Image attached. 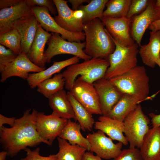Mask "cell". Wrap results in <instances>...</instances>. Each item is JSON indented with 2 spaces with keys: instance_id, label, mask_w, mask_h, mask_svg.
<instances>
[{
  "instance_id": "cell-11",
  "label": "cell",
  "mask_w": 160,
  "mask_h": 160,
  "mask_svg": "<svg viewBox=\"0 0 160 160\" xmlns=\"http://www.w3.org/2000/svg\"><path fill=\"white\" fill-rule=\"evenodd\" d=\"M156 0H149L146 9L138 15L131 18V36L139 47L143 36L149 25L153 22L160 19V8L156 5Z\"/></svg>"
},
{
  "instance_id": "cell-27",
  "label": "cell",
  "mask_w": 160,
  "mask_h": 160,
  "mask_svg": "<svg viewBox=\"0 0 160 160\" xmlns=\"http://www.w3.org/2000/svg\"><path fill=\"white\" fill-rule=\"evenodd\" d=\"M67 95L73 108L75 120L78 121L83 131H91L95 122L92 115L76 99L69 91Z\"/></svg>"
},
{
  "instance_id": "cell-16",
  "label": "cell",
  "mask_w": 160,
  "mask_h": 160,
  "mask_svg": "<svg viewBox=\"0 0 160 160\" xmlns=\"http://www.w3.org/2000/svg\"><path fill=\"white\" fill-rule=\"evenodd\" d=\"M33 14L31 7L25 0L14 6L0 9V35L13 29V24L17 20Z\"/></svg>"
},
{
  "instance_id": "cell-39",
  "label": "cell",
  "mask_w": 160,
  "mask_h": 160,
  "mask_svg": "<svg viewBox=\"0 0 160 160\" xmlns=\"http://www.w3.org/2000/svg\"><path fill=\"white\" fill-rule=\"evenodd\" d=\"M16 118L15 117H7L1 114H0V128L3 126L4 124H9L10 127H12L15 124Z\"/></svg>"
},
{
  "instance_id": "cell-4",
  "label": "cell",
  "mask_w": 160,
  "mask_h": 160,
  "mask_svg": "<svg viewBox=\"0 0 160 160\" xmlns=\"http://www.w3.org/2000/svg\"><path fill=\"white\" fill-rule=\"evenodd\" d=\"M109 80L123 93L133 96L140 102L148 100L149 78L143 66L137 65L128 72Z\"/></svg>"
},
{
  "instance_id": "cell-47",
  "label": "cell",
  "mask_w": 160,
  "mask_h": 160,
  "mask_svg": "<svg viewBox=\"0 0 160 160\" xmlns=\"http://www.w3.org/2000/svg\"><path fill=\"white\" fill-rule=\"evenodd\" d=\"M156 5L157 7L160 8V0L156 1Z\"/></svg>"
},
{
  "instance_id": "cell-43",
  "label": "cell",
  "mask_w": 160,
  "mask_h": 160,
  "mask_svg": "<svg viewBox=\"0 0 160 160\" xmlns=\"http://www.w3.org/2000/svg\"><path fill=\"white\" fill-rule=\"evenodd\" d=\"M147 29H149L151 31H156L160 30V19L151 23Z\"/></svg>"
},
{
  "instance_id": "cell-24",
  "label": "cell",
  "mask_w": 160,
  "mask_h": 160,
  "mask_svg": "<svg viewBox=\"0 0 160 160\" xmlns=\"http://www.w3.org/2000/svg\"><path fill=\"white\" fill-rule=\"evenodd\" d=\"M49 106L53 114L62 118L75 120V116L67 93L64 90H60L48 98Z\"/></svg>"
},
{
  "instance_id": "cell-35",
  "label": "cell",
  "mask_w": 160,
  "mask_h": 160,
  "mask_svg": "<svg viewBox=\"0 0 160 160\" xmlns=\"http://www.w3.org/2000/svg\"><path fill=\"white\" fill-rule=\"evenodd\" d=\"M113 160H143L140 150L137 148H129L122 150Z\"/></svg>"
},
{
  "instance_id": "cell-1",
  "label": "cell",
  "mask_w": 160,
  "mask_h": 160,
  "mask_svg": "<svg viewBox=\"0 0 160 160\" xmlns=\"http://www.w3.org/2000/svg\"><path fill=\"white\" fill-rule=\"evenodd\" d=\"M26 110L20 118L16 119L13 126L0 128V142L8 156H15L20 151L28 147H34L41 143L52 144L42 138L37 132L35 121L38 111L33 109Z\"/></svg>"
},
{
  "instance_id": "cell-23",
  "label": "cell",
  "mask_w": 160,
  "mask_h": 160,
  "mask_svg": "<svg viewBox=\"0 0 160 160\" xmlns=\"http://www.w3.org/2000/svg\"><path fill=\"white\" fill-rule=\"evenodd\" d=\"M150 37L147 44L140 46L139 52L143 63L153 68L160 54V30L150 32Z\"/></svg>"
},
{
  "instance_id": "cell-14",
  "label": "cell",
  "mask_w": 160,
  "mask_h": 160,
  "mask_svg": "<svg viewBox=\"0 0 160 160\" xmlns=\"http://www.w3.org/2000/svg\"><path fill=\"white\" fill-rule=\"evenodd\" d=\"M46 69L39 67L33 63L26 54L22 52L7 65L1 73L0 81L3 82L8 78L14 76L23 79L27 78L29 73H37Z\"/></svg>"
},
{
  "instance_id": "cell-42",
  "label": "cell",
  "mask_w": 160,
  "mask_h": 160,
  "mask_svg": "<svg viewBox=\"0 0 160 160\" xmlns=\"http://www.w3.org/2000/svg\"><path fill=\"white\" fill-rule=\"evenodd\" d=\"M82 160H102L101 158L97 156H95L93 152L89 151L86 152L82 158Z\"/></svg>"
},
{
  "instance_id": "cell-2",
  "label": "cell",
  "mask_w": 160,
  "mask_h": 160,
  "mask_svg": "<svg viewBox=\"0 0 160 160\" xmlns=\"http://www.w3.org/2000/svg\"><path fill=\"white\" fill-rule=\"evenodd\" d=\"M83 31L86 40L85 53L92 58L108 59L116 46L100 19L95 18L84 24Z\"/></svg>"
},
{
  "instance_id": "cell-44",
  "label": "cell",
  "mask_w": 160,
  "mask_h": 160,
  "mask_svg": "<svg viewBox=\"0 0 160 160\" xmlns=\"http://www.w3.org/2000/svg\"><path fill=\"white\" fill-rule=\"evenodd\" d=\"M84 13L83 11L78 9L73 11V16L77 20H82L84 16Z\"/></svg>"
},
{
  "instance_id": "cell-28",
  "label": "cell",
  "mask_w": 160,
  "mask_h": 160,
  "mask_svg": "<svg viewBox=\"0 0 160 160\" xmlns=\"http://www.w3.org/2000/svg\"><path fill=\"white\" fill-rule=\"evenodd\" d=\"M59 151L57 160H82L87 149L78 145H72L66 140L57 137Z\"/></svg>"
},
{
  "instance_id": "cell-20",
  "label": "cell",
  "mask_w": 160,
  "mask_h": 160,
  "mask_svg": "<svg viewBox=\"0 0 160 160\" xmlns=\"http://www.w3.org/2000/svg\"><path fill=\"white\" fill-rule=\"evenodd\" d=\"M95 129L100 130L108 135L112 140L127 145L128 142L123 134L124 131V122L107 116L101 115L94 125Z\"/></svg>"
},
{
  "instance_id": "cell-36",
  "label": "cell",
  "mask_w": 160,
  "mask_h": 160,
  "mask_svg": "<svg viewBox=\"0 0 160 160\" xmlns=\"http://www.w3.org/2000/svg\"><path fill=\"white\" fill-rule=\"evenodd\" d=\"M40 150L39 147L33 151L27 148L24 150L26 153V156L20 160H57V154L50 155L48 156H42L40 155Z\"/></svg>"
},
{
  "instance_id": "cell-22",
  "label": "cell",
  "mask_w": 160,
  "mask_h": 160,
  "mask_svg": "<svg viewBox=\"0 0 160 160\" xmlns=\"http://www.w3.org/2000/svg\"><path fill=\"white\" fill-rule=\"evenodd\" d=\"M80 58L73 56L67 60L59 61H54L50 67L39 72L29 73L26 79L31 88L33 89L42 81L51 78L54 74L59 72L62 69L71 65L78 63Z\"/></svg>"
},
{
  "instance_id": "cell-7",
  "label": "cell",
  "mask_w": 160,
  "mask_h": 160,
  "mask_svg": "<svg viewBox=\"0 0 160 160\" xmlns=\"http://www.w3.org/2000/svg\"><path fill=\"white\" fill-rule=\"evenodd\" d=\"M47 44L48 47L44 52V56L48 63L51 62L54 57L63 54L72 55L84 60L92 58L84 51L85 41L78 42L66 41L59 33H52Z\"/></svg>"
},
{
  "instance_id": "cell-9",
  "label": "cell",
  "mask_w": 160,
  "mask_h": 160,
  "mask_svg": "<svg viewBox=\"0 0 160 160\" xmlns=\"http://www.w3.org/2000/svg\"><path fill=\"white\" fill-rule=\"evenodd\" d=\"M33 13L41 27L45 31L60 34L65 40L70 42H80L85 39L84 32L73 33L68 31L60 26L45 7H31Z\"/></svg>"
},
{
  "instance_id": "cell-34",
  "label": "cell",
  "mask_w": 160,
  "mask_h": 160,
  "mask_svg": "<svg viewBox=\"0 0 160 160\" xmlns=\"http://www.w3.org/2000/svg\"><path fill=\"white\" fill-rule=\"evenodd\" d=\"M149 0H132L127 17L131 18L137 14H140L147 7Z\"/></svg>"
},
{
  "instance_id": "cell-26",
  "label": "cell",
  "mask_w": 160,
  "mask_h": 160,
  "mask_svg": "<svg viewBox=\"0 0 160 160\" xmlns=\"http://www.w3.org/2000/svg\"><path fill=\"white\" fill-rule=\"evenodd\" d=\"M81 127L79 123L68 119L58 137L68 141L72 145H78L89 151L90 146L89 142L81 134Z\"/></svg>"
},
{
  "instance_id": "cell-48",
  "label": "cell",
  "mask_w": 160,
  "mask_h": 160,
  "mask_svg": "<svg viewBox=\"0 0 160 160\" xmlns=\"http://www.w3.org/2000/svg\"></svg>"
},
{
  "instance_id": "cell-19",
  "label": "cell",
  "mask_w": 160,
  "mask_h": 160,
  "mask_svg": "<svg viewBox=\"0 0 160 160\" xmlns=\"http://www.w3.org/2000/svg\"><path fill=\"white\" fill-rule=\"evenodd\" d=\"M52 34V33L44 30L39 24L35 38L27 55L33 63L39 67H45L46 62L44 56V48Z\"/></svg>"
},
{
  "instance_id": "cell-33",
  "label": "cell",
  "mask_w": 160,
  "mask_h": 160,
  "mask_svg": "<svg viewBox=\"0 0 160 160\" xmlns=\"http://www.w3.org/2000/svg\"><path fill=\"white\" fill-rule=\"evenodd\" d=\"M17 56L11 49L0 44V72L1 73Z\"/></svg>"
},
{
  "instance_id": "cell-30",
  "label": "cell",
  "mask_w": 160,
  "mask_h": 160,
  "mask_svg": "<svg viewBox=\"0 0 160 160\" xmlns=\"http://www.w3.org/2000/svg\"><path fill=\"white\" fill-rule=\"evenodd\" d=\"M108 0H91L86 5H81L78 9L83 11V24L88 23L97 18L103 16V9Z\"/></svg>"
},
{
  "instance_id": "cell-8",
  "label": "cell",
  "mask_w": 160,
  "mask_h": 160,
  "mask_svg": "<svg viewBox=\"0 0 160 160\" xmlns=\"http://www.w3.org/2000/svg\"><path fill=\"white\" fill-rule=\"evenodd\" d=\"M69 91L91 114L102 115L99 97L93 83L79 77Z\"/></svg>"
},
{
  "instance_id": "cell-25",
  "label": "cell",
  "mask_w": 160,
  "mask_h": 160,
  "mask_svg": "<svg viewBox=\"0 0 160 160\" xmlns=\"http://www.w3.org/2000/svg\"><path fill=\"white\" fill-rule=\"evenodd\" d=\"M140 103V100L136 97L129 94H123L107 116L113 119L123 122Z\"/></svg>"
},
{
  "instance_id": "cell-17",
  "label": "cell",
  "mask_w": 160,
  "mask_h": 160,
  "mask_svg": "<svg viewBox=\"0 0 160 160\" xmlns=\"http://www.w3.org/2000/svg\"><path fill=\"white\" fill-rule=\"evenodd\" d=\"M56 7L58 15L54 18L57 23L65 30L72 32H83L84 24L82 20L75 19L73 16V10L68 7V1L53 0Z\"/></svg>"
},
{
  "instance_id": "cell-46",
  "label": "cell",
  "mask_w": 160,
  "mask_h": 160,
  "mask_svg": "<svg viewBox=\"0 0 160 160\" xmlns=\"http://www.w3.org/2000/svg\"><path fill=\"white\" fill-rule=\"evenodd\" d=\"M156 64L157 65L159 66V67L160 68V54L159 55V58L157 60L156 62ZM159 92H160V90L159 92H158L157 93H156V94H155L154 95H153V96L154 97H155L156 95Z\"/></svg>"
},
{
  "instance_id": "cell-38",
  "label": "cell",
  "mask_w": 160,
  "mask_h": 160,
  "mask_svg": "<svg viewBox=\"0 0 160 160\" xmlns=\"http://www.w3.org/2000/svg\"><path fill=\"white\" fill-rule=\"evenodd\" d=\"M23 0H0V9L14 6L20 3Z\"/></svg>"
},
{
  "instance_id": "cell-40",
  "label": "cell",
  "mask_w": 160,
  "mask_h": 160,
  "mask_svg": "<svg viewBox=\"0 0 160 160\" xmlns=\"http://www.w3.org/2000/svg\"><path fill=\"white\" fill-rule=\"evenodd\" d=\"M148 115L151 118L152 127H160V114H156L151 113Z\"/></svg>"
},
{
  "instance_id": "cell-21",
  "label": "cell",
  "mask_w": 160,
  "mask_h": 160,
  "mask_svg": "<svg viewBox=\"0 0 160 160\" xmlns=\"http://www.w3.org/2000/svg\"><path fill=\"white\" fill-rule=\"evenodd\" d=\"M140 148L143 160H160V127L149 129Z\"/></svg>"
},
{
  "instance_id": "cell-13",
  "label": "cell",
  "mask_w": 160,
  "mask_h": 160,
  "mask_svg": "<svg viewBox=\"0 0 160 160\" xmlns=\"http://www.w3.org/2000/svg\"><path fill=\"white\" fill-rule=\"evenodd\" d=\"M100 19L110 35L119 43L126 47L135 43L130 33L131 18L102 16Z\"/></svg>"
},
{
  "instance_id": "cell-31",
  "label": "cell",
  "mask_w": 160,
  "mask_h": 160,
  "mask_svg": "<svg viewBox=\"0 0 160 160\" xmlns=\"http://www.w3.org/2000/svg\"><path fill=\"white\" fill-rule=\"evenodd\" d=\"M131 1L132 0H108L103 16L114 18L127 17Z\"/></svg>"
},
{
  "instance_id": "cell-32",
  "label": "cell",
  "mask_w": 160,
  "mask_h": 160,
  "mask_svg": "<svg viewBox=\"0 0 160 160\" xmlns=\"http://www.w3.org/2000/svg\"><path fill=\"white\" fill-rule=\"evenodd\" d=\"M21 37L15 28L0 35V44L18 55L22 52Z\"/></svg>"
},
{
  "instance_id": "cell-6",
  "label": "cell",
  "mask_w": 160,
  "mask_h": 160,
  "mask_svg": "<svg viewBox=\"0 0 160 160\" xmlns=\"http://www.w3.org/2000/svg\"><path fill=\"white\" fill-rule=\"evenodd\" d=\"M150 122L139 104L125 119L124 133L129 144V148H140L144 137L149 129Z\"/></svg>"
},
{
  "instance_id": "cell-18",
  "label": "cell",
  "mask_w": 160,
  "mask_h": 160,
  "mask_svg": "<svg viewBox=\"0 0 160 160\" xmlns=\"http://www.w3.org/2000/svg\"><path fill=\"white\" fill-rule=\"evenodd\" d=\"M39 24L34 14L23 17L13 24V29H16L21 36L22 52L26 55L35 38Z\"/></svg>"
},
{
  "instance_id": "cell-5",
  "label": "cell",
  "mask_w": 160,
  "mask_h": 160,
  "mask_svg": "<svg viewBox=\"0 0 160 160\" xmlns=\"http://www.w3.org/2000/svg\"><path fill=\"white\" fill-rule=\"evenodd\" d=\"M112 39L116 47L108 58L110 65L104 77L108 79L128 72L136 66L137 63L139 46L137 43L131 47H126Z\"/></svg>"
},
{
  "instance_id": "cell-29",
  "label": "cell",
  "mask_w": 160,
  "mask_h": 160,
  "mask_svg": "<svg viewBox=\"0 0 160 160\" xmlns=\"http://www.w3.org/2000/svg\"><path fill=\"white\" fill-rule=\"evenodd\" d=\"M65 85V80L62 73H59L39 83L36 87L37 91L48 98L63 89Z\"/></svg>"
},
{
  "instance_id": "cell-45",
  "label": "cell",
  "mask_w": 160,
  "mask_h": 160,
  "mask_svg": "<svg viewBox=\"0 0 160 160\" xmlns=\"http://www.w3.org/2000/svg\"><path fill=\"white\" fill-rule=\"evenodd\" d=\"M8 153L7 151L4 150L0 153V160H5Z\"/></svg>"
},
{
  "instance_id": "cell-41",
  "label": "cell",
  "mask_w": 160,
  "mask_h": 160,
  "mask_svg": "<svg viewBox=\"0 0 160 160\" xmlns=\"http://www.w3.org/2000/svg\"><path fill=\"white\" fill-rule=\"evenodd\" d=\"M68 2L72 5V10L75 11L78 10L79 7L84 3H89V0H68Z\"/></svg>"
},
{
  "instance_id": "cell-12",
  "label": "cell",
  "mask_w": 160,
  "mask_h": 160,
  "mask_svg": "<svg viewBox=\"0 0 160 160\" xmlns=\"http://www.w3.org/2000/svg\"><path fill=\"white\" fill-rule=\"evenodd\" d=\"M68 120L52 113L46 115L44 112H38L35 121L36 130L42 138L52 144L60 134Z\"/></svg>"
},
{
  "instance_id": "cell-15",
  "label": "cell",
  "mask_w": 160,
  "mask_h": 160,
  "mask_svg": "<svg viewBox=\"0 0 160 160\" xmlns=\"http://www.w3.org/2000/svg\"><path fill=\"white\" fill-rule=\"evenodd\" d=\"M93 84L99 97L102 115L107 116L123 93L104 77Z\"/></svg>"
},
{
  "instance_id": "cell-37",
  "label": "cell",
  "mask_w": 160,
  "mask_h": 160,
  "mask_svg": "<svg viewBox=\"0 0 160 160\" xmlns=\"http://www.w3.org/2000/svg\"><path fill=\"white\" fill-rule=\"evenodd\" d=\"M25 1L31 7L37 6L47 7L50 13L55 16L57 12L53 0H25Z\"/></svg>"
},
{
  "instance_id": "cell-10",
  "label": "cell",
  "mask_w": 160,
  "mask_h": 160,
  "mask_svg": "<svg viewBox=\"0 0 160 160\" xmlns=\"http://www.w3.org/2000/svg\"><path fill=\"white\" fill-rule=\"evenodd\" d=\"M86 138L90 145L89 151L95 153L101 158L114 159L122 151L123 144L121 143H114L111 139L107 137L105 133L100 130L88 134Z\"/></svg>"
},
{
  "instance_id": "cell-3",
  "label": "cell",
  "mask_w": 160,
  "mask_h": 160,
  "mask_svg": "<svg viewBox=\"0 0 160 160\" xmlns=\"http://www.w3.org/2000/svg\"><path fill=\"white\" fill-rule=\"evenodd\" d=\"M110 65L108 59L92 58L67 67L62 74L65 80V87L70 91L77 77L89 83L104 78Z\"/></svg>"
}]
</instances>
